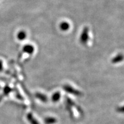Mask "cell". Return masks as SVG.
Listing matches in <instances>:
<instances>
[{
	"label": "cell",
	"mask_w": 124,
	"mask_h": 124,
	"mask_svg": "<svg viewBox=\"0 0 124 124\" xmlns=\"http://www.w3.org/2000/svg\"><path fill=\"white\" fill-rule=\"evenodd\" d=\"M89 39V27H85L82 31L80 36V41L82 44H86Z\"/></svg>",
	"instance_id": "obj_1"
},
{
	"label": "cell",
	"mask_w": 124,
	"mask_h": 124,
	"mask_svg": "<svg viewBox=\"0 0 124 124\" xmlns=\"http://www.w3.org/2000/svg\"><path fill=\"white\" fill-rule=\"evenodd\" d=\"M63 89L64 90L66 91V92L69 93L70 94H73L74 95L80 96L82 95V93L80 92V91L74 89V87H72L70 85H64V86H63Z\"/></svg>",
	"instance_id": "obj_2"
},
{
	"label": "cell",
	"mask_w": 124,
	"mask_h": 124,
	"mask_svg": "<svg viewBox=\"0 0 124 124\" xmlns=\"http://www.w3.org/2000/svg\"><path fill=\"white\" fill-rule=\"evenodd\" d=\"M124 59V56L123 55V54H118L111 59V63H113V64H117V63L123 61Z\"/></svg>",
	"instance_id": "obj_3"
},
{
	"label": "cell",
	"mask_w": 124,
	"mask_h": 124,
	"mask_svg": "<svg viewBox=\"0 0 124 124\" xmlns=\"http://www.w3.org/2000/svg\"><path fill=\"white\" fill-rule=\"evenodd\" d=\"M34 47L32 45H25L24 46V47L23 48V51L24 52H26V53L28 54H32L34 52Z\"/></svg>",
	"instance_id": "obj_4"
},
{
	"label": "cell",
	"mask_w": 124,
	"mask_h": 124,
	"mask_svg": "<svg viewBox=\"0 0 124 124\" xmlns=\"http://www.w3.org/2000/svg\"><path fill=\"white\" fill-rule=\"evenodd\" d=\"M70 24L67 22H66V21H63V22H62L61 24H60L59 27L60 29H61L62 31H68L70 29Z\"/></svg>",
	"instance_id": "obj_5"
},
{
	"label": "cell",
	"mask_w": 124,
	"mask_h": 124,
	"mask_svg": "<svg viewBox=\"0 0 124 124\" xmlns=\"http://www.w3.org/2000/svg\"><path fill=\"white\" fill-rule=\"evenodd\" d=\"M27 117L28 120L29 121V122H30L31 124H39V122L34 118L33 115L31 113H28L27 114Z\"/></svg>",
	"instance_id": "obj_6"
},
{
	"label": "cell",
	"mask_w": 124,
	"mask_h": 124,
	"mask_svg": "<svg viewBox=\"0 0 124 124\" xmlns=\"http://www.w3.org/2000/svg\"><path fill=\"white\" fill-rule=\"evenodd\" d=\"M35 96L37 98H38L39 100H40V101H41L43 102H46L48 100L46 96L44 95V94H41V93H37L36 94H35Z\"/></svg>",
	"instance_id": "obj_7"
},
{
	"label": "cell",
	"mask_w": 124,
	"mask_h": 124,
	"mask_svg": "<svg viewBox=\"0 0 124 124\" xmlns=\"http://www.w3.org/2000/svg\"><path fill=\"white\" fill-rule=\"evenodd\" d=\"M26 37H27V33L24 31H20L17 35V38L19 40H24L26 38Z\"/></svg>",
	"instance_id": "obj_8"
},
{
	"label": "cell",
	"mask_w": 124,
	"mask_h": 124,
	"mask_svg": "<svg viewBox=\"0 0 124 124\" xmlns=\"http://www.w3.org/2000/svg\"><path fill=\"white\" fill-rule=\"evenodd\" d=\"M60 96H61V94H60V93L59 92V91H57L56 93H54L52 97V101L54 102H58L60 100Z\"/></svg>",
	"instance_id": "obj_9"
},
{
	"label": "cell",
	"mask_w": 124,
	"mask_h": 124,
	"mask_svg": "<svg viewBox=\"0 0 124 124\" xmlns=\"http://www.w3.org/2000/svg\"><path fill=\"white\" fill-rule=\"evenodd\" d=\"M44 122L46 124H54L57 122L56 119L53 117H48L44 120Z\"/></svg>",
	"instance_id": "obj_10"
},
{
	"label": "cell",
	"mask_w": 124,
	"mask_h": 124,
	"mask_svg": "<svg viewBox=\"0 0 124 124\" xmlns=\"http://www.w3.org/2000/svg\"><path fill=\"white\" fill-rule=\"evenodd\" d=\"M118 111H119V112H121V113H124V106L118 108Z\"/></svg>",
	"instance_id": "obj_11"
}]
</instances>
